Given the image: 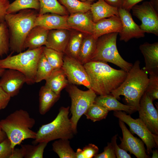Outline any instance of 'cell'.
<instances>
[{"mask_svg": "<svg viewBox=\"0 0 158 158\" xmlns=\"http://www.w3.org/2000/svg\"><path fill=\"white\" fill-rule=\"evenodd\" d=\"M5 70V69L0 68V76H2Z\"/></svg>", "mask_w": 158, "mask_h": 158, "instance_id": "816d5d0a", "label": "cell"}, {"mask_svg": "<svg viewBox=\"0 0 158 158\" xmlns=\"http://www.w3.org/2000/svg\"><path fill=\"white\" fill-rule=\"evenodd\" d=\"M76 158H85L83 150L80 148H78L75 152Z\"/></svg>", "mask_w": 158, "mask_h": 158, "instance_id": "7dc6e473", "label": "cell"}, {"mask_svg": "<svg viewBox=\"0 0 158 158\" xmlns=\"http://www.w3.org/2000/svg\"><path fill=\"white\" fill-rule=\"evenodd\" d=\"M114 115L129 126L131 132L137 135L145 144L146 153L150 154L158 147V135L152 133L140 118L134 119L125 112L114 111Z\"/></svg>", "mask_w": 158, "mask_h": 158, "instance_id": "9c48e42d", "label": "cell"}, {"mask_svg": "<svg viewBox=\"0 0 158 158\" xmlns=\"http://www.w3.org/2000/svg\"><path fill=\"white\" fill-rule=\"evenodd\" d=\"M49 31L38 26L33 28L25 38L24 49H35L45 46Z\"/></svg>", "mask_w": 158, "mask_h": 158, "instance_id": "44dd1931", "label": "cell"}, {"mask_svg": "<svg viewBox=\"0 0 158 158\" xmlns=\"http://www.w3.org/2000/svg\"><path fill=\"white\" fill-rule=\"evenodd\" d=\"M109 111L104 108L94 103L89 107L84 114L87 119L95 122L105 119Z\"/></svg>", "mask_w": 158, "mask_h": 158, "instance_id": "d590c367", "label": "cell"}, {"mask_svg": "<svg viewBox=\"0 0 158 158\" xmlns=\"http://www.w3.org/2000/svg\"><path fill=\"white\" fill-rule=\"evenodd\" d=\"M139 49L144 58V69L149 75L158 74V42L141 44Z\"/></svg>", "mask_w": 158, "mask_h": 158, "instance_id": "ac0fdd59", "label": "cell"}, {"mask_svg": "<svg viewBox=\"0 0 158 158\" xmlns=\"http://www.w3.org/2000/svg\"><path fill=\"white\" fill-rule=\"evenodd\" d=\"M1 22H0V23Z\"/></svg>", "mask_w": 158, "mask_h": 158, "instance_id": "db71d44e", "label": "cell"}, {"mask_svg": "<svg viewBox=\"0 0 158 158\" xmlns=\"http://www.w3.org/2000/svg\"><path fill=\"white\" fill-rule=\"evenodd\" d=\"M70 29H73L87 35H92L95 23L90 11L70 14L67 20Z\"/></svg>", "mask_w": 158, "mask_h": 158, "instance_id": "2e32d148", "label": "cell"}, {"mask_svg": "<svg viewBox=\"0 0 158 158\" xmlns=\"http://www.w3.org/2000/svg\"><path fill=\"white\" fill-rule=\"evenodd\" d=\"M104 0L110 5L118 9L122 8L123 1V0Z\"/></svg>", "mask_w": 158, "mask_h": 158, "instance_id": "bcb514c9", "label": "cell"}, {"mask_svg": "<svg viewBox=\"0 0 158 158\" xmlns=\"http://www.w3.org/2000/svg\"><path fill=\"white\" fill-rule=\"evenodd\" d=\"M69 109V107L60 108L57 116L52 121L39 128L32 143L37 144L58 139L72 138L75 134L68 117Z\"/></svg>", "mask_w": 158, "mask_h": 158, "instance_id": "5b68a950", "label": "cell"}, {"mask_svg": "<svg viewBox=\"0 0 158 158\" xmlns=\"http://www.w3.org/2000/svg\"><path fill=\"white\" fill-rule=\"evenodd\" d=\"M83 37V33L80 32L71 35L64 54L77 59Z\"/></svg>", "mask_w": 158, "mask_h": 158, "instance_id": "f546056e", "label": "cell"}, {"mask_svg": "<svg viewBox=\"0 0 158 158\" xmlns=\"http://www.w3.org/2000/svg\"><path fill=\"white\" fill-rule=\"evenodd\" d=\"M62 68L69 83L82 85L91 89L89 78L83 65L77 59L66 54L63 55Z\"/></svg>", "mask_w": 158, "mask_h": 158, "instance_id": "8fae6325", "label": "cell"}, {"mask_svg": "<svg viewBox=\"0 0 158 158\" xmlns=\"http://www.w3.org/2000/svg\"><path fill=\"white\" fill-rule=\"evenodd\" d=\"M133 15L141 22L139 25L145 33L158 36V14L150 1L144 2L140 5L136 4L131 8Z\"/></svg>", "mask_w": 158, "mask_h": 158, "instance_id": "30bf717a", "label": "cell"}, {"mask_svg": "<svg viewBox=\"0 0 158 158\" xmlns=\"http://www.w3.org/2000/svg\"><path fill=\"white\" fill-rule=\"evenodd\" d=\"M88 75L92 89L96 94H110L125 80L128 72L110 66L107 62L90 61L83 64Z\"/></svg>", "mask_w": 158, "mask_h": 158, "instance_id": "6da1fadb", "label": "cell"}, {"mask_svg": "<svg viewBox=\"0 0 158 158\" xmlns=\"http://www.w3.org/2000/svg\"><path fill=\"white\" fill-rule=\"evenodd\" d=\"M10 3L8 0H0V22L4 20L7 10Z\"/></svg>", "mask_w": 158, "mask_h": 158, "instance_id": "7bdbcfd3", "label": "cell"}, {"mask_svg": "<svg viewBox=\"0 0 158 158\" xmlns=\"http://www.w3.org/2000/svg\"><path fill=\"white\" fill-rule=\"evenodd\" d=\"M35 119L27 111L17 110L0 120V126L14 149L27 139H35L36 132L31 130L35 124Z\"/></svg>", "mask_w": 158, "mask_h": 158, "instance_id": "277c9868", "label": "cell"}, {"mask_svg": "<svg viewBox=\"0 0 158 158\" xmlns=\"http://www.w3.org/2000/svg\"><path fill=\"white\" fill-rule=\"evenodd\" d=\"M153 101L145 92L140 99L138 111L139 118L152 133L158 135V113Z\"/></svg>", "mask_w": 158, "mask_h": 158, "instance_id": "7c38bea8", "label": "cell"}, {"mask_svg": "<svg viewBox=\"0 0 158 158\" xmlns=\"http://www.w3.org/2000/svg\"><path fill=\"white\" fill-rule=\"evenodd\" d=\"M40 8L39 0H15L10 4L7 10V14L15 13L26 9L39 11Z\"/></svg>", "mask_w": 158, "mask_h": 158, "instance_id": "f1b7e54d", "label": "cell"}, {"mask_svg": "<svg viewBox=\"0 0 158 158\" xmlns=\"http://www.w3.org/2000/svg\"><path fill=\"white\" fill-rule=\"evenodd\" d=\"M118 12L122 24L121 30L119 33L120 41L127 42L133 38L144 37L145 32L134 22L130 11L121 8L118 9Z\"/></svg>", "mask_w": 158, "mask_h": 158, "instance_id": "9a60e30c", "label": "cell"}, {"mask_svg": "<svg viewBox=\"0 0 158 158\" xmlns=\"http://www.w3.org/2000/svg\"><path fill=\"white\" fill-rule=\"evenodd\" d=\"M119 124L123 134V138L119 137L121 143L118 145L122 149L137 158H148L144 147V143L140 139L134 137L128 129L124 123L119 119Z\"/></svg>", "mask_w": 158, "mask_h": 158, "instance_id": "4fadbf2b", "label": "cell"}, {"mask_svg": "<svg viewBox=\"0 0 158 158\" xmlns=\"http://www.w3.org/2000/svg\"><path fill=\"white\" fill-rule=\"evenodd\" d=\"M45 85L56 94L60 95L61 90L69 84L68 80L62 68L53 70L45 80Z\"/></svg>", "mask_w": 158, "mask_h": 158, "instance_id": "cb8c5ba5", "label": "cell"}, {"mask_svg": "<svg viewBox=\"0 0 158 158\" xmlns=\"http://www.w3.org/2000/svg\"><path fill=\"white\" fill-rule=\"evenodd\" d=\"M18 13L6 14L4 20L7 25L10 37V50L19 53L24 50L25 38L31 30L35 26L38 15L32 9L21 10Z\"/></svg>", "mask_w": 158, "mask_h": 158, "instance_id": "3957f363", "label": "cell"}, {"mask_svg": "<svg viewBox=\"0 0 158 158\" xmlns=\"http://www.w3.org/2000/svg\"><path fill=\"white\" fill-rule=\"evenodd\" d=\"M48 142H42L36 145H21L23 149L25 158H42L44 149Z\"/></svg>", "mask_w": 158, "mask_h": 158, "instance_id": "836d02e7", "label": "cell"}, {"mask_svg": "<svg viewBox=\"0 0 158 158\" xmlns=\"http://www.w3.org/2000/svg\"><path fill=\"white\" fill-rule=\"evenodd\" d=\"M70 14L77 12H87L90 11L91 2H83L79 0H58Z\"/></svg>", "mask_w": 158, "mask_h": 158, "instance_id": "1f68e13d", "label": "cell"}, {"mask_svg": "<svg viewBox=\"0 0 158 158\" xmlns=\"http://www.w3.org/2000/svg\"><path fill=\"white\" fill-rule=\"evenodd\" d=\"M53 151L60 158H76L75 152L70 146L68 139H59L52 144Z\"/></svg>", "mask_w": 158, "mask_h": 158, "instance_id": "83f0119b", "label": "cell"}, {"mask_svg": "<svg viewBox=\"0 0 158 158\" xmlns=\"http://www.w3.org/2000/svg\"><path fill=\"white\" fill-rule=\"evenodd\" d=\"M5 70L0 79V86L11 97L17 95L23 84L27 83L25 75L17 70L7 69Z\"/></svg>", "mask_w": 158, "mask_h": 158, "instance_id": "5bb4252c", "label": "cell"}, {"mask_svg": "<svg viewBox=\"0 0 158 158\" xmlns=\"http://www.w3.org/2000/svg\"><path fill=\"white\" fill-rule=\"evenodd\" d=\"M71 102L70 111L72 116L70 119L75 134L77 132L78 123L82 116L94 104L96 94L91 89L83 91L75 85L69 83L66 87Z\"/></svg>", "mask_w": 158, "mask_h": 158, "instance_id": "ba28073f", "label": "cell"}, {"mask_svg": "<svg viewBox=\"0 0 158 158\" xmlns=\"http://www.w3.org/2000/svg\"><path fill=\"white\" fill-rule=\"evenodd\" d=\"M90 11L95 23L114 16H119L118 9L110 5L104 0H98L91 4Z\"/></svg>", "mask_w": 158, "mask_h": 158, "instance_id": "603a6c76", "label": "cell"}, {"mask_svg": "<svg viewBox=\"0 0 158 158\" xmlns=\"http://www.w3.org/2000/svg\"><path fill=\"white\" fill-rule=\"evenodd\" d=\"M118 135H114L112 138L111 143L114 150L116 157L117 158H131L130 155L127 152L121 148L117 143Z\"/></svg>", "mask_w": 158, "mask_h": 158, "instance_id": "f35d334b", "label": "cell"}, {"mask_svg": "<svg viewBox=\"0 0 158 158\" xmlns=\"http://www.w3.org/2000/svg\"><path fill=\"white\" fill-rule=\"evenodd\" d=\"M118 32L103 35L97 40L95 51L91 61L109 62L128 72L133 64L124 60L119 53L116 46Z\"/></svg>", "mask_w": 158, "mask_h": 158, "instance_id": "52a82bcc", "label": "cell"}, {"mask_svg": "<svg viewBox=\"0 0 158 158\" xmlns=\"http://www.w3.org/2000/svg\"><path fill=\"white\" fill-rule=\"evenodd\" d=\"M10 50L8 30L5 20L0 23V58L7 54Z\"/></svg>", "mask_w": 158, "mask_h": 158, "instance_id": "e575fe53", "label": "cell"}, {"mask_svg": "<svg viewBox=\"0 0 158 158\" xmlns=\"http://www.w3.org/2000/svg\"><path fill=\"white\" fill-rule=\"evenodd\" d=\"M80 1L83 2H91L94 1L95 0H79Z\"/></svg>", "mask_w": 158, "mask_h": 158, "instance_id": "f5cc1de1", "label": "cell"}, {"mask_svg": "<svg viewBox=\"0 0 158 158\" xmlns=\"http://www.w3.org/2000/svg\"><path fill=\"white\" fill-rule=\"evenodd\" d=\"M68 16L51 13L38 14L35 20V26H38L49 30L59 29L70 30L67 23Z\"/></svg>", "mask_w": 158, "mask_h": 158, "instance_id": "e0dca14e", "label": "cell"}, {"mask_svg": "<svg viewBox=\"0 0 158 158\" xmlns=\"http://www.w3.org/2000/svg\"><path fill=\"white\" fill-rule=\"evenodd\" d=\"M25 153L23 149L14 148L10 158H23L24 157Z\"/></svg>", "mask_w": 158, "mask_h": 158, "instance_id": "f6af8a7d", "label": "cell"}, {"mask_svg": "<svg viewBox=\"0 0 158 158\" xmlns=\"http://www.w3.org/2000/svg\"><path fill=\"white\" fill-rule=\"evenodd\" d=\"M97 40L91 35L83 37L77 59L83 64L91 61L96 50Z\"/></svg>", "mask_w": 158, "mask_h": 158, "instance_id": "484cf974", "label": "cell"}, {"mask_svg": "<svg viewBox=\"0 0 158 158\" xmlns=\"http://www.w3.org/2000/svg\"><path fill=\"white\" fill-rule=\"evenodd\" d=\"M40 8L39 15L48 13H54L62 16L68 15V13L64 6L57 0H39Z\"/></svg>", "mask_w": 158, "mask_h": 158, "instance_id": "4316f807", "label": "cell"}, {"mask_svg": "<svg viewBox=\"0 0 158 158\" xmlns=\"http://www.w3.org/2000/svg\"><path fill=\"white\" fill-rule=\"evenodd\" d=\"M11 97L0 86V110L5 108L8 105Z\"/></svg>", "mask_w": 158, "mask_h": 158, "instance_id": "b9f144b4", "label": "cell"}, {"mask_svg": "<svg viewBox=\"0 0 158 158\" xmlns=\"http://www.w3.org/2000/svg\"><path fill=\"white\" fill-rule=\"evenodd\" d=\"M143 0H123L122 8L130 11L132 8Z\"/></svg>", "mask_w": 158, "mask_h": 158, "instance_id": "ee69618b", "label": "cell"}, {"mask_svg": "<svg viewBox=\"0 0 158 158\" xmlns=\"http://www.w3.org/2000/svg\"><path fill=\"white\" fill-rule=\"evenodd\" d=\"M152 158H158V152L157 150H152Z\"/></svg>", "mask_w": 158, "mask_h": 158, "instance_id": "f907efd6", "label": "cell"}, {"mask_svg": "<svg viewBox=\"0 0 158 158\" xmlns=\"http://www.w3.org/2000/svg\"><path fill=\"white\" fill-rule=\"evenodd\" d=\"M140 63L138 60L135 62L124 81L111 93L117 99H120V95L123 96L127 105L136 111L139 108L140 99L149 80L147 72L140 68Z\"/></svg>", "mask_w": 158, "mask_h": 158, "instance_id": "7a4b0ae2", "label": "cell"}, {"mask_svg": "<svg viewBox=\"0 0 158 158\" xmlns=\"http://www.w3.org/2000/svg\"><path fill=\"white\" fill-rule=\"evenodd\" d=\"M44 47L28 49L14 55L11 54L5 58L0 59V68L19 71L25 76L27 84H34L37 63L43 52Z\"/></svg>", "mask_w": 158, "mask_h": 158, "instance_id": "8992f818", "label": "cell"}, {"mask_svg": "<svg viewBox=\"0 0 158 158\" xmlns=\"http://www.w3.org/2000/svg\"><path fill=\"white\" fill-rule=\"evenodd\" d=\"M13 149L11 147L10 141L6 138L0 143V158H10Z\"/></svg>", "mask_w": 158, "mask_h": 158, "instance_id": "74e56055", "label": "cell"}, {"mask_svg": "<svg viewBox=\"0 0 158 158\" xmlns=\"http://www.w3.org/2000/svg\"><path fill=\"white\" fill-rule=\"evenodd\" d=\"M7 138L6 135L0 126V143Z\"/></svg>", "mask_w": 158, "mask_h": 158, "instance_id": "c3c4849f", "label": "cell"}, {"mask_svg": "<svg viewBox=\"0 0 158 158\" xmlns=\"http://www.w3.org/2000/svg\"><path fill=\"white\" fill-rule=\"evenodd\" d=\"M150 2L154 8L158 12V0H150Z\"/></svg>", "mask_w": 158, "mask_h": 158, "instance_id": "681fc988", "label": "cell"}, {"mask_svg": "<svg viewBox=\"0 0 158 158\" xmlns=\"http://www.w3.org/2000/svg\"><path fill=\"white\" fill-rule=\"evenodd\" d=\"M60 95L56 94L48 87L42 86L39 92L40 113L44 115L59 99Z\"/></svg>", "mask_w": 158, "mask_h": 158, "instance_id": "d4e9b609", "label": "cell"}, {"mask_svg": "<svg viewBox=\"0 0 158 158\" xmlns=\"http://www.w3.org/2000/svg\"><path fill=\"white\" fill-rule=\"evenodd\" d=\"M69 30L65 29L49 30L45 47L64 53L70 36Z\"/></svg>", "mask_w": 158, "mask_h": 158, "instance_id": "ffe728a7", "label": "cell"}, {"mask_svg": "<svg viewBox=\"0 0 158 158\" xmlns=\"http://www.w3.org/2000/svg\"><path fill=\"white\" fill-rule=\"evenodd\" d=\"M53 70L43 52L37 63L35 83H39L43 80H45L50 75Z\"/></svg>", "mask_w": 158, "mask_h": 158, "instance_id": "4dcf8cb0", "label": "cell"}, {"mask_svg": "<svg viewBox=\"0 0 158 158\" xmlns=\"http://www.w3.org/2000/svg\"><path fill=\"white\" fill-rule=\"evenodd\" d=\"M82 150L85 158L94 157L98 154L99 150L97 146L91 143L86 145Z\"/></svg>", "mask_w": 158, "mask_h": 158, "instance_id": "60d3db41", "label": "cell"}, {"mask_svg": "<svg viewBox=\"0 0 158 158\" xmlns=\"http://www.w3.org/2000/svg\"><path fill=\"white\" fill-rule=\"evenodd\" d=\"M43 53L53 70L62 68L64 53L44 47Z\"/></svg>", "mask_w": 158, "mask_h": 158, "instance_id": "d6a6232c", "label": "cell"}, {"mask_svg": "<svg viewBox=\"0 0 158 158\" xmlns=\"http://www.w3.org/2000/svg\"><path fill=\"white\" fill-rule=\"evenodd\" d=\"M122 24L119 16H114L100 20L95 23L92 35L96 39L103 35L120 33Z\"/></svg>", "mask_w": 158, "mask_h": 158, "instance_id": "d6986e66", "label": "cell"}, {"mask_svg": "<svg viewBox=\"0 0 158 158\" xmlns=\"http://www.w3.org/2000/svg\"><path fill=\"white\" fill-rule=\"evenodd\" d=\"M94 103L104 108L109 111H123L130 114L136 111L133 107L124 104L119 102L111 93L96 97Z\"/></svg>", "mask_w": 158, "mask_h": 158, "instance_id": "7402d4cb", "label": "cell"}, {"mask_svg": "<svg viewBox=\"0 0 158 158\" xmlns=\"http://www.w3.org/2000/svg\"><path fill=\"white\" fill-rule=\"evenodd\" d=\"M145 92L153 100L158 99V74L149 75Z\"/></svg>", "mask_w": 158, "mask_h": 158, "instance_id": "8d00e7d4", "label": "cell"}, {"mask_svg": "<svg viewBox=\"0 0 158 158\" xmlns=\"http://www.w3.org/2000/svg\"><path fill=\"white\" fill-rule=\"evenodd\" d=\"M95 158H116L111 143L108 142L107 145L104 147V151L102 153L97 154Z\"/></svg>", "mask_w": 158, "mask_h": 158, "instance_id": "ab89813d", "label": "cell"}]
</instances>
